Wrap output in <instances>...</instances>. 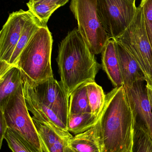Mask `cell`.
Wrapping results in <instances>:
<instances>
[{
  "label": "cell",
  "instance_id": "obj_1",
  "mask_svg": "<svg viewBox=\"0 0 152 152\" xmlns=\"http://www.w3.org/2000/svg\"><path fill=\"white\" fill-rule=\"evenodd\" d=\"M134 102L125 86L106 95L99 118L101 152H131L135 123Z\"/></svg>",
  "mask_w": 152,
  "mask_h": 152
},
{
  "label": "cell",
  "instance_id": "obj_2",
  "mask_svg": "<svg viewBox=\"0 0 152 152\" xmlns=\"http://www.w3.org/2000/svg\"><path fill=\"white\" fill-rule=\"evenodd\" d=\"M57 63L60 82L69 96L82 84L95 81L99 69L94 54L77 28L61 42Z\"/></svg>",
  "mask_w": 152,
  "mask_h": 152
},
{
  "label": "cell",
  "instance_id": "obj_3",
  "mask_svg": "<svg viewBox=\"0 0 152 152\" xmlns=\"http://www.w3.org/2000/svg\"><path fill=\"white\" fill-rule=\"evenodd\" d=\"M53 40L47 26L38 28L18 58L14 66L20 69L29 83H38L53 77L51 65Z\"/></svg>",
  "mask_w": 152,
  "mask_h": 152
},
{
  "label": "cell",
  "instance_id": "obj_4",
  "mask_svg": "<svg viewBox=\"0 0 152 152\" xmlns=\"http://www.w3.org/2000/svg\"><path fill=\"white\" fill-rule=\"evenodd\" d=\"M114 39L136 61L144 75L146 85L152 88V47L140 5L129 26Z\"/></svg>",
  "mask_w": 152,
  "mask_h": 152
},
{
  "label": "cell",
  "instance_id": "obj_5",
  "mask_svg": "<svg viewBox=\"0 0 152 152\" xmlns=\"http://www.w3.org/2000/svg\"><path fill=\"white\" fill-rule=\"evenodd\" d=\"M97 0H71L70 9L78 29L94 55L101 53L110 39L98 16Z\"/></svg>",
  "mask_w": 152,
  "mask_h": 152
},
{
  "label": "cell",
  "instance_id": "obj_6",
  "mask_svg": "<svg viewBox=\"0 0 152 152\" xmlns=\"http://www.w3.org/2000/svg\"><path fill=\"white\" fill-rule=\"evenodd\" d=\"M0 111L4 115L8 128L16 131L37 152H44L37 130L27 107L23 82L16 92L10 96L2 107H0Z\"/></svg>",
  "mask_w": 152,
  "mask_h": 152
},
{
  "label": "cell",
  "instance_id": "obj_7",
  "mask_svg": "<svg viewBox=\"0 0 152 152\" xmlns=\"http://www.w3.org/2000/svg\"><path fill=\"white\" fill-rule=\"evenodd\" d=\"M97 14L110 38H116L129 26L137 7L129 0H97Z\"/></svg>",
  "mask_w": 152,
  "mask_h": 152
},
{
  "label": "cell",
  "instance_id": "obj_8",
  "mask_svg": "<svg viewBox=\"0 0 152 152\" xmlns=\"http://www.w3.org/2000/svg\"><path fill=\"white\" fill-rule=\"evenodd\" d=\"M28 82L37 98L53 110L68 127L69 96L61 82L54 77L38 83Z\"/></svg>",
  "mask_w": 152,
  "mask_h": 152
},
{
  "label": "cell",
  "instance_id": "obj_9",
  "mask_svg": "<svg viewBox=\"0 0 152 152\" xmlns=\"http://www.w3.org/2000/svg\"><path fill=\"white\" fill-rule=\"evenodd\" d=\"M31 15L29 10H20L10 13L0 32V61L9 62L25 24Z\"/></svg>",
  "mask_w": 152,
  "mask_h": 152
},
{
  "label": "cell",
  "instance_id": "obj_10",
  "mask_svg": "<svg viewBox=\"0 0 152 152\" xmlns=\"http://www.w3.org/2000/svg\"><path fill=\"white\" fill-rule=\"evenodd\" d=\"M23 91L29 111L37 120L50 126L59 135L70 138L73 136L68 131L66 126L55 113L41 102L32 92L28 82L23 78Z\"/></svg>",
  "mask_w": 152,
  "mask_h": 152
},
{
  "label": "cell",
  "instance_id": "obj_11",
  "mask_svg": "<svg viewBox=\"0 0 152 152\" xmlns=\"http://www.w3.org/2000/svg\"><path fill=\"white\" fill-rule=\"evenodd\" d=\"M145 81H137L126 88L134 102L136 123L143 126L152 138V107Z\"/></svg>",
  "mask_w": 152,
  "mask_h": 152
},
{
  "label": "cell",
  "instance_id": "obj_12",
  "mask_svg": "<svg viewBox=\"0 0 152 152\" xmlns=\"http://www.w3.org/2000/svg\"><path fill=\"white\" fill-rule=\"evenodd\" d=\"M44 152H74L69 143L70 138L59 135L50 126L32 117Z\"/></svg>",
  "mask_w": 152,
  "mask_h": 152
},
{
  "label": "cell",
  "instance_id": "obj_13",
  "mask_svg": "<svg viewBox=\"0 0 152 152\" xmlns=\"http://www.w3.org/2000/svg\"><path fill=\"white\" fill-rule=\"evenodd\" d=\"M101 53L103 69L114 88L123 86L117 42L114 38L108 40Z\"/></svg>",
  "mask_w": 152,
  "mask_h": 152
},
{
  "label": "cell",
  "instance_id": "obj_14",
  "mask_svg": "<svg viewBox=\"0 0 152 152\" xmlns=\"http://www.w3.org/2000/svg\"><path fill=\"white\" fill-rule=\"evenodd\" d=\"M117 49L124 86L131 88L137 81H145L143 73L134 58L118 42Z\"/></svg>",
  "mask_w": 152,
  "mask_h": 152
},
{
  "label": "cell",
  "instance_id": "obj_15",
  "mask_svg": "<svg viewBox=\"0 0 152 152\" xmlns=\"http://www.w3.org/2000/svg\"><path fill=\"white\" fill-rule=\"evenodd\" d=\"M69 143L74 152H101L98 121L87 131L72 137Z\"/></svg>",
  "mask_w": 152,
  "mask_h": 152
},
{
  "label": "cell",
  "instance_id": "obj_16",
  "mask_svg": "<svg viewBox=\"0 0 152 152\" xmlns=\"http://www.w3.org/2000/svg\"><path fill=\"white\" fill-rule=\"evenodd\" d=\"M23 76L20 69L12 66L3 75L0 76V107L15 93L23 82Z\"/></svg>",
  "mask_w": 152,
  "mask_h": 152
},
{
  "label": "cell",
  "instance_id": "obj_17",
  "mask_svg": "<svg viewBox=\"0 0 152 152\" xmlns=\"http://www.w3.org/2000/svg\"><path fill=\"white\" fill-rule=\"evenodd\" d=\"M43 26L39 20L33 14L27 20L21 34L20 38L15 47L8 65L10 67L14 66L22 50L29 42L35 32L41 27Z\"/></svg>",
  "mask_w": 152,
  "mask_h": 152
},
{
  "label": "cell",
  "instance_id": "obj_18",
  "mask_svg": "<svg viewBox=\"0 0 152 152\" xmlns=\"http://www.w3.org/2000/svg\"><path fill=\"white\" fill-rule=\"evenodd\" d=\"M100 117L92 113L70 114L68 120V131L75 135L84 133L95 126Z\"/></svg>",
  "mask_w": 152,
  "mask_h": 152
},
{
  "label": "cell",
  "instance_id": "obj_19",
  "mask_svg": "<svg viewBox=\"0 0 152 152\" xmlns=\"http://www.w3.org/2000/svg\"><path fill=\"white\" fill-rule=\"evenodd\" d=\"M91 112L87 97L86 83L77 88L70 94L69 101V115Z\"/></svg>",
  "mask_w": 152,
  "mask_h": 152
},
{
  "label": "cell",
  "instance_id": "obj_20",
  "mask_svg": "<svg viewBox=\"0 0 152 152\" xmlns=\"http://www.w3.org/2000/svg\"><path fill=\"white\" fill-rule=\"evenodd\" d=\"M29 10L41 22L43 26H47V22L54 11L60 6L51 0H37L27 2Z\"/></svg>",
  "mask_w": 152,
  "mask_h": 152
},
{
  "label": "cell",
  "instance_id": "obj_21",
  "mask_svg": "<svg viewBox=\"0 0 152 152\" xmlns=\"http://www.w3.org/2000/svg\"><path fill=\"white\" fill-rule=\"evenodd\" d=\"M87 97L91 112L100 117L105 102L106 95L101 86L95 81L86 83Z\"/></svg>",
  "mask_w": 152,
  "mask_h": 152
},
{
  "label": "cell",
  "instance_id": "obj_22",
  "mask_svg": "<svg viewBox=\"0 0 152 152\" xmlns=\"http://www.w3.org/2000/svg\"><path fill=\"white\" fill-rule=\"evenodd\" d=\"M131 152H152V138L143 126L136 122Z\"/></svg>",
  "mask_w": 152,
  "mask_h": 152
},
{
  "label": "cell",
  "instance_id": "obj_23",
  "mask_svg": "<svg viewBox=\"0 0 152 152\" xmlns=\"http://www.w3.org/2000/svg\"><path fill=\"white\" fill-rule=\"evenodd\" d=\"M4 139L12 152H38L18 133L8 128Z\"/></svg>",
  "mask_w": 152,
  "mask_h": 152
},
{
  "label": "cell",
  "instance_id": "obj_24",
  "mask_svg": "<svg viewBox=\"0 0 152 152\" xmlns=\"http://www.w3.org/2000/svg\"><path fill=\"white\" fill-rule=\"evenodd\" d=\"M139 5L142 10L146 32L152 47V0H142Z\"/></svg>",
  "mask_w": 152,
  "mask_h": 152
},
{
  "label": "cell",
  "instance_id": "obj_25",
  "mask_svg": "<svg viewBox=\"0 0 152 152\" xmlns=\"http://www.w3.org/2000/svg\"><path fill=\"white\" fill-rule=\"evenodd\" d=\"M8 129L5 117L2 112L0 111V149L2 146L4 135Z\"/></svg>",
  "mask_w": 152,
  "mask_h": 152
},
{
  "label": "cell",
  "instance_id": "obj_26",
  "mask_svg": "<svg viewBox=\"0 0 152 152\" xmlns=\"http://www.w3.org/2000/svg\"><path fill=\"white\" fill-rule=\"evenodd\" d=\"M37 1V0H29V2H33L35 1ZM51 1L56 4L59 5L60 7H62L66 4L70 0H51Z\"/></svg>",
  "mask_w": 152,
  "mask_h": 152
},
{
  "label": "cell",
  "instance_id": "obj_27",
  "mask_svg": "<svg viewBox=\"0 0 152 152\" xmlns=\"http://www.w3.org/2000/svg\"><path fill=\"white\" fill-rule=\"evenodd\" d=\"M129 1L131 2L132 3L134 4H135V2L136 0H129Z\"/></svg>",
  "mask_w": 152,
  "mask_h": 152
}]
</instances>
